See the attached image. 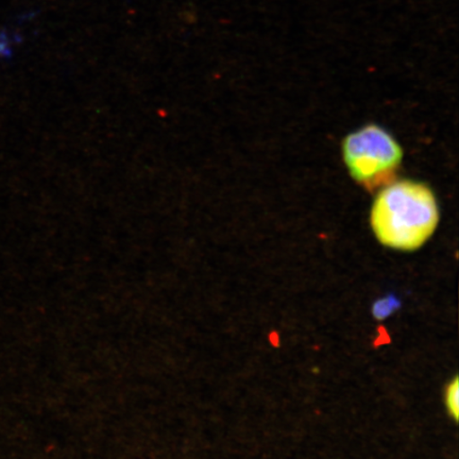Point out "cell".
I'll use <instances>...</instances> for the list:
<instances>
[{
    "mask_svg": "<svg viewBox=\"0 0 459 459\" xmlns=\"http://www.w3.org/2000/svg\"><path fill=\"white\" fill-rule=\"evenodd\" d=\"M445 403L449 415L457 421L459 416V381L457 377L453 378L446 389Z\"/></svg>",
    "mask_w": 459,
    "mask_h": 459,
    "instance_id": "cell-4",
    "label": "cell"
},
{
    "mask_svg": "<svg viewBox=\"0 0 459 459\" xmlns=\"http://www.w3.org/2000/svg\"><path fill=\"white\" fill-rule=\"evenodd\" d=\"M342 156L353 179L372 192L394 181L403 151L380 126L368 125L343 140Z\"/></svg>",
    "mask_w": 459,
    "mask_h": 459,
    "instance_id": "cell-2",
    "label": "cell"
},
{
    "mask_svg": "<svg viewBox=\"0 0 459 459\" xmlns=\"http://www.w3.org/2000/svg\"><path fill=\"white\" fill-rule=\"evenodd\" d=\"M3 51H7V48H5L4 43L0 42V53H3Z\"/></svg>",
    "mask_w": 459,
    "mask_h": 459,
    "instance_id": "cell-5",
    "label": "cell"
},
{
    "mask_svg": "<svg viewBox=\"0 0 459 459\" xmlns=\"http://www.w3.org/2000/svg\"><path fill=\"white\" fill-rule=\"evenodd\" d=\"M401 307L398 297L389 295L378 299L372 306V315L377 320H385Z\"/></svg>",
    "mask_w": 459,
    "mask_h": 459,
    "instance_id": "cell-3",
    "label": "cell"
},
{
    "mask_svg": "<svg viewBox=\"0 0 459 459\" xmlns=\"http://www.w3.org/2000/svg\"><path fill=\"white\" fill-rule=\"evenodd\" d=\"M438 222V204L432 189L411 180L394 181L383 188L370 214L378 242L400 251L421 248Z\"/></svg>",
    "mask_w": 459,
    "mask_h": 459,
    "instance_id": "cell-1",
    "label": "cell"
}]
</instances>
